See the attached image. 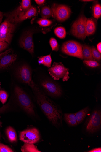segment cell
Here are the masks:
<instances>
[{"mask_svg":"<svg viewBox=\"0 0 101 152\" xmlns=\"http://www.w3.org/2000/svg\"><path fill=\"white\" fill-rule=\"evenodd\" d=\"M32 90L37 103L43 113L53 125L57 127L60 126L62 121L61 110L40 91L37 86Z\"/></svg>","mask_w":101,"mask_h":152,"instance_id":"obj_1","label":"cell"},{"mask_svg":"<svg viewBox=\"0 0 101 152\" xmlns=\"http://www.w3.org/2000/svg\"><path fill=\"white\" fill-rule=\"evenodd\" d=\"M16 14V10L8 14L6 20L0 25V41L10 44L17 23L15 21Z\"/></svg>","mask_w":101,"mask_h":152,"instance_id":"obj_2","label":"cell"},{"mask_svg":"<svg viewBox=\"0 0 101 152\" xmlns=\"http://www.w3.org/2000/svg\"><path fill=\"white\" fill-rule=\"evenodd\" d=\"M14 92L16 101L22 110L27 115L35 116L34 105L28 94L17 86L14 88Z\"/></svg>","mask_w":101,"mask_h":152,"instance_id":"obj_3","label":"cell"},{"mask_svg":"<svg viewBox=\"0 0 101 152\" xmlns=\"http://www.w3.org/2000/svg\"><path fill=\"white\" fill-rule=\"evenodd\" d=\"M69 69L65 67L61 62H54L48 70L49 74L54 80L62 79L63 81H67L69 79Z\"/></svg>","mask_w":101,"mask_h":152,"instance_id":"obj_4","label":"cell"},{"mask_svg":"<svg viewBox=\"0 0 101 152\" xmlns=\"http://www.w3.org/2000/svg\"><path fill=\"white\" fill-rule=\"evenodd\" d=\"M83 45L74 41H69L64 43L62 47V51L70 56L83 60Z\"/></svg>","mask_w":101,"mask_h":152,"instance_id":"obj_5","label":"cell"},{"mask_svg":"<svg viewBox=\"0 0 101 152\" xmlns=\"http://www.w3.org/2000/svg\"><path fill=\"white\" fill-rule=\"evenodd\" d=\"M16 75L20 81L29 86L32 89L37 86L32 79L31 69L27 65H23L18 67Z\"/></svg>","mask_w":101,"mask_h":152,"instance_id":"obj_6","label":"cell"},{"mask_svg":"<svg viewBox=\"0 0 101 152\" xmlns=\"http://www.w3.org/2000/svg\"><path fill=\"white\" fill-rule=\"evenodd\" d=\"M87 18L81 15L72 26L71 33L79 39L84 40L86 35V24Z\"/></svg>","mask_w":101,"mask_h":152,"instance_id":"obj_7","label":"cell"},{"mask_svg":"<svg viewBox=\"0 0 101 152\" xmlns=\"http://www.w3.org/2000/svg\"><path fill=\"white\" fill-rule=\"evenodd\" d=\"M20 140L25 143L34 144L40 140L39 132L35 128H28L21 132L20 134Z\"/></svg>","mask_w":101,"mask_h":152,"instance_id":"obj_8","label":"cell"},{"mask_svg":"<svg viewBox=\"0 0 101 152\" xmlns=\"http://www.w3.org/2000/svg\"><path fill=\"white\" fill-rule=\"evenodd\" d=\"M41 85L45 92L53 97H59L62 94V91L60 87L52 80H43L41 82Z\"/></svg>","mask_w":101,"mask_h":152,"instance_id":"obj_9","label":"cell"},{"mask_svg":"<svg viewBox=\"0 0 101 152\" xmlns=\"http://www.w3.org/2000/svg\"><path fill=\"white\" fill-rule=\"evenodd\" d=\"M101 126V112L98 110H94L88 120L86 131L91 133H94L100 129Z\"/></svg>","mask_w":101,"mask_h":152,"instance_id":"obj_10","label":"cell"},{"mask_svg":"<svg viewBox=\"0 0 101 152\" xmlns=\"http://www.w3.org/2000/svg\"><path fill=\"white\" fill-rule=\"evenodd\" d=\"M17 57L11 49L0 54V69L9 68L17 60Z\"/></svg>","mask_w":101,"mask_h":152,"instance_id":"obj_11","label":"cell"},{"mask_svg":"<svg viewBox=\"0 0 101 152\" xmlns=\"http://www.w3.org/2000/svg\"><path fill=\"white\" fill-rule=\"evenodd\" d=\"M52 9L53 17L60 21H63L68 19L71 13L70 8L64 5L54 6Z\"/></svg>","mask_w":101,"mask_h":152,"instance_id":"obj_12","label":"cell"},{"mask_svg":"<svg viewBox=\"0 0 101 152\" xmlns=\"http://www.w3.org/2000/svg\"><path fill=\"white\" fill-rule=\"evenodd\" d=\"M20 45L21 48L33 54L34 52V46L32 33L28 32L25 34L20 40Z\"/></svg>","mask_w":101,"mask_h":152,"instance_id":"obj_13","label":"cell"},{"mask_svg":"<svg viewBox=\"0 0 101 152\" xmlns=\"http://www.w3.org/2000/svg\"><path fill=\"white\" fill-rule=\"evenodd\" d=\"M16 10L15 21L17 23L25 19L35 16L37 13V10L35 7H31L28 10L23 11L21 10L20 7Z\"/></svg>","mask_w":101,"mask_h":152,"instance_id":"obj_14","label":"cell"},{"mask_svg":"<svg viewBox=\"0 0 101 152\" xmlns=\"http://www.w3.org/2000/svg\"><path fill=\"white\" fill-rule=\"evenodd\" d=\"M96 20L93 18H89L87 20L86 24V36L92 35L94 33L96 30Z\"/></svg>","mask_w":101,"mask_h":152,"instance_id":"obj_15","label":"cell"},{"mask_svg":"<svg viewBox=\"0 0 101 152\" xmlns=\"http://www.w3.org/2000/svg\"><path fill=\"white\" fill-rule=\"evenodd\" d=\"M6 134L9 141L11 142H16L17 136L15 130L11 126L8 127L6 130Z\"/></svg>","mask_w":101,"mask_h":152,"instance_id":"obj_16","label":"cell"},{"mask_svg":"<svg viewBox=\"0 0 101 152\" xmlns=\"http://www.w3.org/2000/svg\"><path fill=\"white\" fill-rule=\"evenodd\" d=\"M82 55L84 60H94L91 48L88 45H84L83 46Z\"/></svg>","mask_w":101,"mask_h":152,"instance_id":"obj_17","label":"cell"},{"mask_svg":"<svg viewBox=\"0 0 101 152\" xmlns=\"http://www.w3.org/2000/svg\"><path fill=\"white\" fill-rule=\"evenodd\" d=\"M90 111V108L87 107L75 113L78 124L81 123L83 121Z\"/></svg>","mask_w":101,"mask_h":152,"instance_id":"obj_18","label":"cell"},{"mask_svg":"<svg viewBox=\"0 0 101 152\" xmlns=\"http://www.w3.org/2000/svg\"><path fill=\"white\" fill-rule=\"evenodd\" d=\"M64 118L68 125L71 126H75L78 125L75 113L65 114Z\"/></svg>","mask_w":101,"mask_h":152,"instance_id":"obj_19","label":"cell"},{"mask_svg":"<svg viewBox=\"0 0 101 152\" xmlns=\"http://www.w3.org/2000/svg\"><path fill=\"white\" fill-rule=\"evenodd\" d=\"M21 151L23 152H41L34 144L25 143L22 146Z\"/></svg>","mask_w":101,"mask_h":152,"instance_id":"obj_20","label":"cell"},{"mask_svg":"<svg viewBox=\"0 0 101 152\" xmlns=\"http://www.w3.org/2000/svg\"><path fill=\"white\" fill-rule=\"evenodd\" d=\"M41 15L43 18L45 19L49 18L52 16H53L52 9L47 6L43 7L41 10Z\"/></svg>","mask_w":101,"mask_h":152,"instance_id":"obj_21","label":"cell"},{"mask_svg":"<svg viewBox=\"0 0 101 152\" xmlns=\"http://www.w3.org/2000/svg\"><path fill=\"white\" fill-rule=\"evenodd\" d=\"M56 35L61 39L65 38L66 36V31L65 29L62 27H57L54 31Z\"/></svg>","mask_w":101,"mask_h":152,"instance_id":"obj_22","label":"cell"},{"mask_svg":"<svg viewBox=\"0 0 101 152\" xmlns=\"http://www.w3.org/2000/svg\"><path fill=\"white\" fill-rule=\"evenodd\" d=\"M93 16L94 18L98 19L101 15V6L98 4H96L93 7Z\"/></svg>","mask_w":101,"mask_h":152,"instance_id":"obj_23","label":"cell"},{"mask_svg":"<svg viewBox=\"0 0 101 152\" xmlns=\"http://www.w3.org/2000/svg\"><path fill=\"white\" fill-rule=\"evenodd\" d=\"M31 7V1L30 0H23L21 6L20 10L25 11L28 10Z\"/></svg>","mask_w":101,"mask_h":152,"instance_id":"obj_24","label":"cell"},{"mask_svg":"<svg viewBox=\"0 0 101 152\" xmlns=\"http://www.w3.org/2000/svg\"><path fill=\"white\" fill-rule=\"evenodd\" d=\"M42 57L43 61V65L48 67L50 68L52 62L51 55L42 56Z\"/></svg>","mask_w":101,"mask_h":152,"instance_id":"obj_25","label":"cell"},{"mask_svg":"<svg viewBox=\"0 0 101 152\" xmlns=\"http://www.w3.org/2000/svg\"><path fill=\"white\" fill-rule=\"evenodd\" d=\"M52 50L58 51L59 49V45L56 40L53 38L50 39L49 42Z\"/></svg>","mask_w":101,"mask_h":152,"instance_id":"obj_26","label":"cell"},{"mask_svg":"<svg viewBox=\"0 0 101 152\" xmlns=\"http://www.w3.org/2000/svg\"><path fill=\"white\" fill-rule=\"evenodd\" d=\"M91 50L93 58L97 61H100L101 58V53L94 47L92 48Z\"/></svg>","mask_w":101,"mask_h":152,"instance_id":"obj_27","label":"cell"},{"mask_svg":"<svg viewBox=\"0 0 101 152\" xmlns=\"http://www.w3.org/2000/svg\"><path fill=\"white\" fill-rule=\"evenodd\" d=\"M8 97V94L5 91L3 90H0V101L3 104L6 102Z\"/></svg>","mask_w":101,"mask_h":152,"instance_id":"obj_28","label":"cell"},{"mask_svg":"<svg viewBox=\"0 0 101 152\" xmlns=\"http://www.w3.org/2000/svg\"><path fill=\"white\" fill-rule=\"evenodd\" d=\"M83 63L88 66L92 68L98 67L100 65L97 61L94 60H84Z\"/></svg>","mask_w":101,"mask_h":152,"instance_id":"obj_29","label":"cell"},{"mask_svg":"<svg viewBox=\"0 0 101 152\" xmlns=\"http://www.w3.org/2000/svg\"><path fill=\"white\" fill-rule=\"evenodd\" d=\"M37 23L41 26L45 27L50 25L52 23V22L51 21L46 19H42L38 20Z\"/></svg>","mask_w":101,"mask_h":152,"instance_id":"obj_30","label":"cell"},{"mask_svg":"<svg viewBox=\"0 0 101 152\" xmlns=\"http://www.w3.org/2000/svg\"><path fill=\"white\" fill-rule=\"evenodd\" d=\"M13 151L9 147L0 143V152H13Z\"/></svg>","mask_w":101,"mask_h":152,"instance_id":"obj_31","label":"cell"},{"mask_svg":"<svg viewBox=\"0 0 101 152\" xmlns=\"http://www.w3.org/2000/svg\"><path fill=\"white\" fill-rule=\"evenodd\" d=\"M8 45V44L6 42L0 41V53L7 48Z\"/></svg>","mask_w":101,"mask_h":152,"instance_id":"obj_32","label":"cell"},{"mask_svg":"<svg viewBox=\"0 0 101 152\" xmlns=\"http://www.w3.org/2000/svg\"><path fill=\"white\" fill-rule=\"evenodd\" d=\"M89 152H101V148L100 147L93 149L89 151Z\"/></svg>","mask_w":101,"mask_h":152,"instance_id":"obj_33","label":"cell"},{"mask_svg":"<svg viewBox=\"0 0 101 152\" xmlns=\"http://www.w3.org/2000/svg\"><path fill=\"white\" fill-rule=\"evenodd\" d=\"M35 1L38 5H41L44 3L45 2V1L44 0H35Z\"/></svg>","mask_w":101,"mask_h":152,"instance_id":"obj_34","label":"cell"},{"mask_svg":"<svg viewBox=\"0 0 101 152\" xmlns=\"http://www.w3.org/2000/svg\"><path fill=\"white\" fill-rule=\"evenodd\" d=\"M97 48L98 51L100 53H101V43H99L97 45Z\"/></svg>","mask_w":101,"mask_h":152,"instance_id":"obj_35","label":"cell"},{"mask_svg":"<svg viewBox=\"0 0 101 152\" xmlns=\"http://www.w3.org/2000/svg\"><path fill=\"white\" fill-rule=\"evenodd\" d=\"M38 62L39 65L43 64V61L42 57H41L39 58Z\"/></svg>","mask_w":101,"mask_h":152,"instance_id":"obj_36","label":"cell"},{"mask_svg":"<svg viewBox=\"0 0 101 152\" xmlns=\"http://www.w3.org/2000/svg\"><path fill=\"white\" fill-rule=\"evenodd\" d=\"M3 13L1 11H0V25L2 21L3 18Z\"/></svg>","mask_w":101,"mask_h":152,"instance_id":"obj_37","label":"cell"},{"mask_svg":"<svg viewBox=\"0 0 101 152\" xmlns=\"http://www.w3.org/2000/svg\"><path fill=\"white\" fill-rule=\"evenodd\" d=\"M1 117H0V118H1ZM2 122H1V121H0V138H1V128H2Z\"/></svg>","mask_w":101,"mask_h":152,"instance_id":"obj_38","label":"cell"},{"mask_svg":"<svg viewBox=\"0 0 101 152\" xmlns=\"http://www.w3.org/2000/svg\"><path fill=\"white\" fill-rule=\"evenodd\" d=\"M83 2H91L93 1H91V0H83L82 1Z\"/></svg>","mask_w":101,"mask_h":152,"instance_id":"obj_39","label":"cell"},{"mask_svg":"<svg viewBox=\"0 0 101 152\" xmlns=\"http://www.w3.org/2000/svg\"><path fill=\"white\" fill-rule=\"evenodd\" d=\"M0 87H1V83H0Z\"/></svg>","mask_w":101,"mask_h":152,"instance_id":"obj_40","label":"cell"}]
</instances>
